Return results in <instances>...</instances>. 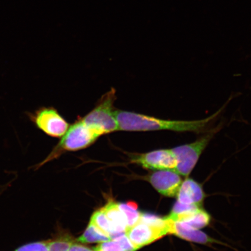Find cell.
<instances>
[{"label": "cell", "mask_w": 251, "mask_h": 251, "mask_svg": "<svg viewBox=\"0 0 251 251\" xmlns=\"http://www.w3.org/2000/svg\"><path fill=\"white\" fill-rule=\"evenodd\" d=\"M225 108L223 106L217 112L205 119L196 121L166 120L138 113L116 110L115 117L119 130L125 131H152L169 130L177 133L206 132L211 125Z\"/></svg>", "instance_id": "1"}, {"label": "cell", "mask_w": 251, "mask_h": 251, "mask_svg": "<svg viewBox=\"0 0 251 251\" xmlns=\"http://www.w3.org/2000/svg\"><path fill=\"white\" fill-rule=\"evenodd\" d=\"M116 90L112 88L99 100L95 107L81 119L100 136L119 130L114 102Z\"/></svg>", "instance_id": "2"}, {"label": "cell", "mask_w": 251, "mask_h": 251, "mask_svg": "<svg viewBox=\"0 0 251 251\" xmlns=\"http://www.w3.org/2000/svg\"><path fill=\"white\" fill-rule=\"evenodd\" d=\"M100 135L87 126L81 118L70 126L68 129L46 160L51 161L65 151L87 148L99 139Z\"/></svg>", "instance_id": "3"}, {"label": "cell", "mask_w": 251, "mask_h": 251, "mask_svg": "<svg viewBox=\"0 0 251 251\" xmlns=\"http://www.w3.org/2000/svg\"><path fill=\"white\" fill-rule=\"evenodd\" d=\"M221 128V125H219L206 131L205 134L194 142L172 149L177 162L175 171L183 176L188 177L195 168L203 151Z\"/></svg>", "instance_id": "4"}, {"label": "cell", "mask_w": 251, "mask_h": 251, "mask_svg": "<svg viewBox=\"0 0 251 251\" xmlns=\"http://www.w3.org/2000/svg\"><path fill=\"white\" fill-rule=\"evenodd\" d=\"M34 125L49 136L61 138L70 127L67 121L53 107H42L27 113Z\"/></svg>", "instance_id": "5"}, {"label": "cell", "mask_w": 251, "mask_h": 251, "mask_svg": "<svg viewBox=\"0 0 251 251\" xmlns=\"http://www.w3.org/2000/svg\"><path fill=\"white\" fill-rule=\"evenodd\" d=\"M128 239L137 250L169 235L167 227L159 226L139 221L125 232Z\"/></svg>", "instance_id": "6"}, {"label": "cell", "mask_w": 251, "mask_h": 251, "mask_svg": "<svg viewBox=\"0 0 251 251\" xmlns=\"http://www.w3.org/2000/svg\"><path fill=\"white\" fill-rule=\"evenodd\" d=\"M132 162L151 170H174L176 159L172 149H161L135 156Z\"/></svg>", "instance_id": "7"}, {"label": "cell", "mask_w": 251, "mask_h": 251, "mask_svg": "<svg viewBox=\"0 0 251 251\" xmlns=\"http://www.w3.org/2000/svg\"><path fill=\"white\" fill-rule=\"evenodd\" d=\"M146 179L162 196L171 198L176 197L183 181L180 175L174 170L156 171Z\"/></svg>", "instance_id": "8"}, {"label": "cell", "mask_w": 251, "mask_h": 251, "mask_svg": "<svg viewBox=\"0 0 251 251\" xmlns=\"http://www.w3.org/2000/svg\"><path fill=\"white\" fill-rule=\"evenodd\" d=\"M176 197L177 201L181 203L201 206L205 200V194L201 185L187 177L182 181Z\"/></svg>", "instance_id": "9"}, {"label": "cell", "mask_w": 251, "mask_h": 251, "mask_svg": "<svg viewBox=\"0 0 251 251\" xmlns=\"http://www.w3.org/2000/svg\"><path fill=\"white\" fill-rule=\"evenodd\" d=\"M169 220L171 222L170 234L175 235L181 239L190 242L205 245L215 243L216 241L214 239L200 230L188 227L181 222Z\"/></svg>", "instance_id": "10"}, {"label": "cell", "mask_w": 251, "mask_h": 251, "mask_svg": "<svg viewBox=\"0 0 251 251\" xmlns=\"http://www.w3.org/2000/svg\"><path fill=\"white\" fill-rule=\"evenodd\" d=\"M167 218L172 221L181 222L188 227L197 230L208 226L211 221V216L201 207L174 217L167 216Z\"/></svg>", "instance_id": "11"}, {"label": "cell", "mask_w": 251, "mask_h": 251, "mask_svg": "<svg viewBox=\"0 0 251 251\" xmlns=\"http://www.w3.org/2000/svg\"><path fill=\"white\" fill-rule=\"evenodd\" d=\"M102 208L111 222L115 233L117 234L125 233L127 230V222L118 203L110 200Z\"/></svg>", "instance_id": "12"}, {"label": "cell", "mask_w": 251, "mask_h": 251, "mask_svg": "<svg viewBox=\"0 0 251 251\" xmlns=\"http://www.w3.org/2000/svg\"><path fill=\"white\" fill-rule=\"evenodd\" d=\"M112 238L94 225L89 223L86 230L77 241L82 243H101L111 240Z\"/></svg>", "instance_id": "13"}, {"label": "cell", "mask_w": 251, "mask_h": 251, "mask_svg": "<svg viewBox=\"0 0 251 251\" xmlns=\"http://www.w3.org/2000/svg\"><path fill=\"white\" fill-rule=\"evenodd\" d=\"M90 222L93 223L103 233L109 235L112 239L118 235L115 233L111 222H109L102 208L97 210L93 213Z\"/></svg>", "instance_id": "14"}, {"label": "cell", "mask_w": 251, "mask_h": 251, "mask_svg": "<svg viewBox=\"0 0 251 251\" xmlns=\"http://www.w3.org/2000/svg\"><path fill=\"white\" fill-rule=\"evenodd\" d=\"M119 208L125 216L126 220L127 229L133 226L140 221L141 214L136 203L128 202L126 203H118Z\"/></svg>", "instance_id": "15"}, {"label": "cell", "mask_w": 251, "mask_h": 251, "mask_svg": "<svg viewBox=\"0 0 251 251\" xmlns=\"http://www.w3.org/2000/svg\"><path fill=\"white\" fill-rule=\"evenodd\" d=\"M74 240L70 237H63L49 242L47 251H68Z\"/></svg>", "instance_id": "16"}, {"label": "cell", "mask_w": 251, "mask_h": 251, "mask_svg": "<svg viewBox=\"0 0 251 251\" xmlns=\"http://www.w3.org/2000/svg\"><path fill=\"white\" fill-rule=\"evenodd\" d=\"M93 249L95 251H126L114 240L100 243Z\"/></svg>", "instance_id": "17"}, {"label": "cell", "mask_w": 251, "mask_h": 251, "mask_svg": "<svg viewBox=\"0 0 251 251\" xmlns=\"http://www.w3.org/2000/svg\"><path fill=\"white\" fill-rule=\"evenodd\" d=\"M49 242H36L25 245L15 251H47Z\"/></svg>", "instance_id": "18"}, {"label": "cell", "mask_w": 251, "mask_h": 251, "mask_svg": "<svg viewBox=\"0 0 251 251\" xmlns=\"http://www.w3.org/2000/svg\"><path fill=\"white\" fill-rule=\"evenodd\" d=\"M117 242L126 251H136L137 250L135 249L133 244H131L129 239H128L126 234L125 233H121L116 235L115 237L112 238Z\"/></svg>", "instance_id": "19"}, {"label": "cell", "mask_w": 251, "mask_h": 251, "mask_svg": "<svg viewBox=\"0 0 251 251\" xmlns=\"http://www.w3.org/2000/svg\"><path fill=\"white\" fill-rule=\"evenodd\" d=\"M68 251H95L94 249H91L89 247L82 246V245L78 244H75L72 245Z\"/></svg>", "instance_id": "20"}]
</instances>
